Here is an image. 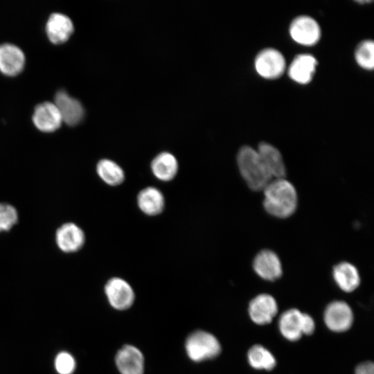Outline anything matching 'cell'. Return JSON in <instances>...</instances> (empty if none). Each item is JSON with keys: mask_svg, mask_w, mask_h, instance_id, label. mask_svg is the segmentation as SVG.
Instances as JSON below:
<instances>
[{"mask_svg": "<svg viewBox=\"0 0 374 374\" xmlns=\"http://www.w3.org/2000/svg\"><path fill=\"white\" fill-rule=\"evenodd\" d=\"M263 206L270 215L286 218L297 206V194L294 186L285 178L274 179L264 188Z\"/></svg>", "mask_w": 374, "mask_h": 374, "instance_id": "obj_1", "label": "cell"}, {"mask_svg": "<svg viewBox=\"0 0 374 374\" xmlns=\"http://www.w3.org/2000/svg\"><path fill=\"white\" fill-rule=\"evenodd\" d=\"M240 172L248 186L253 190H263L272 180L256 150L242 146L237 154Z\"/></svg>", "mask_w": 374, "mask_h": 374, "instance_id": "obj_2", "label": "cell"}, {"mask_svg": "<svg viewBox=\"0 0 374 374\" xmlns=\"http://www.w3.org/2000/svg\"><path fill=\"white\" fill-rule=\"evenodd\" d=\"M185 350L190 360L194 362H202L218 356L221 351V346L213 334L199 330L188 336L185 342Z\"/></svg>", "mask_w": 374, "mask_h": 374, "instance_id": "obj_3", "label": "cell"}, {"mask_svg": "<svg viewBox=\"0 0 374 374\" xmlns=\"http://www.w3.org/2000/svg\"><path fill=\"white\" fill-rule=\"evenodd\" d=\"M314 321L308 314L297 309L283 312L279 319V329L283 336L290 341L299 339L302 335H311L314 330Z\"/></svg>", "mask_w": 374, "mask_h": 374, "instance_id": "obj_4", "label": "cell"}, {"mask_svg": "<svg viewBox=\"0 0 374 374\" xmlns=\"http://www.w3.org/2000/svg\"><path fill=\"white\" fill-rule=\"evenodd\" d=\"M105 294L109 305L116 310L129 309L135 300V293L130 284L120 277H112L105 285Z\"/></svg>", "mask_w": 374, "mask_h": 374, "instance_id": "obj_5", "label": "cell"}, {"mask_svg": "<svg viewBox=\"0 0 374 374\" xmlns=\"http://www.w3.org/2000/svg\"><path fill=\"white\" fill-rule=\"evenodd\" d=\"M257 73L262 78L274 79L285 71L286 64L283 55L274 48L261 50L254 60Z\"/></svg>", "mask_w": 374, "mask_h": 374, "instance_id": "obj_6", "label": "cell"}, {"mask_svg": "<svg viewBox=\"0 0 374 374\" xmlns=\"http://www.w3.org/2000/svg\"><path fill=\"white\" fill-rule=\"evenodd\" d=\"M289 30L292 39L302 45H314L321 37L319 24L314 18L308 15L295 17L290 24Z\"/></svg>", "mask_w": 374, "mask_h": 374, "instance_id": "obj_7", "label": "cell"}, {"mask_svg": "<svg viewBox=\"0 0 374 374\" xmlns=\"http://www.w3.org/2000/svg\"><path fill=\"white\" fill-rule=\"evenodd\" d=\"M55 238L57 247L62 251L71 253L82 249L86 237L78 225L73 222H66L57 228Z\"/></svg>", "mask_w": 374, "mask_h": 374, "instance_id": "obj_8", "label": "cell"}, {"mask_svg": "<svg viewBox=\"0 0 374 374\" xmlns=\"http://www.w3.org/2000/svg\"><path fill=\"white\" fill-rule=\"evenodd\" d=\"M116 366L121 374H143L145 359L142 352L133 345H124L115 356Z\"/></svg>", "mask_w": 374, "mask_h": 374, "instance_id": "obj_9", "label": "cell"}, {"mask_svg": "<svg viewBox=\"0 0 374 374\" xmlns=\"http://www.w3.org/2000/svg\"><path fill=\"white\" fill-rule=\"evenodd\" d=\"M324 321L332 331L341 332L348 330L353 321V314L350 306L344 301L330 303L324 312Z\"/></svg>", "mask_w": 374, "mask_h": 374, "instance_id": "obj_10", "label": "cell"}, {"mask_svg": "<svg viewBox=\"0 0 374 374\" xmlns=\"http://www.w3.org/2000/svg\"><path fill=\"white\" fill-rule=\"evenodd\" d=\"M54 103L57 106L62 121L68 125L78 123L84 114V107L79 100L70 96L64 89H58L54 97Z\"/></svg>", "mask_w": 374, "mask_h": 374, "instance_id": "obj_11", "label": "cell"}, {"mask_svg": "<svg viewBox=\"0 0 374 374\" xmlns=\"http://www.w3.org/2000/svg\"><path fill=\"white\" fill-rule=\"evenodd\" d=\"M277 312L276 300L267 294L258 295L251 301L249 305V317L258 325L270 323Z\"/></svg>", "mask_w": 374, "mask_h": 374, "instance_id": "obj_12", "label": "cell"}, {"mask_svg": "<svg viewBox=\"0 0 374 374\" xmlns=\"http://www.w3.org/2000/svg\"><path fill=\"white\" fill-rule=\"evenodd\" d=\"M32 118L35 126L44 132L55 130L62 121L57 106L50 101L37 104L34 109Z\"/></svg>", "mask_w": 374, "mask_h": 374, "instance_id": "obj_13", "label": "cell"}, {"mask_svg": "<svg viewBox=\"0 0 374 374\" xmlns=\"http://www.w3.org/2000/svg\"><path fill=\"white\" fill-rule=\"evenodd\" d=\"M253 269L262 278L275 280L282 274V266L278 256L269 249L260 251L254 258Z\"/></svg>", "mask_w": 374, "mask_h": 374, "instance_id": "obj_14", "label": "cell"}, {"mask_svg": "<svg viewBox=\"0 0 374 374\" xmlns=\"http://www.w3.org/2000/svg\"><path fill=\"white\" fill-rule=\"evenodd\" d=\"M25 55L16 44L3 43L0 44V71L8 75L19 73L25 64Z\"/></svg>", "mask_w": 374, "mask_h": 374, "instance_id": "obj_15", "label": "cell"}, {"mask_svg": "<svg viewBox=\"0 0 374 374\" xmlns=\"http://www.w3.org/2000/svg\"><path fill=\"white\" fill-rule=\"evenodd\" d=\"M256 150L271 178H285V166L282 155L276 148L270 143L262 142Z\"/></svg>", "mask_w": 374, "mask_h": 374, "instance_id": "obj_16", "label": "cell"}, {"mask_svg": "<svg viewBox=\"0 0 374 374\" xmlns=\"http://www.w3.org/2000/svg\"><path fill=\"white\" fill-rule=\"evenodd\" d=\"M46 31L49 39L55 44L66 41L73 31V24L69 16L53 12L48 18Z\"/></svg>", "mask_w": 374, "mask_h": 374, "instance_id": "obj_17", "label": "cell"}, {"mask_svg": "<svg viewBox=\"0 0 374 374\" xmlns=\"http://www.w3.org/2000/svg\"><path fill=\"white\" fill-rule=\"evenodd\" d=\"M317 65V59L310 54H300L296 55L288 68L290 78L300 84H307L310 82Z\"/></svg>", "mask_w": 374, "mask_h": 374, "instance_id": "obj_18", "label": "cell"}, {"mask_svg": "<svg viewBox=\"0 0 374 374\" xmlns=\"http://www.w3.org/2000/svg\"><path fill=\"white\" fill-rule=\"evenodd\" d=\"M136 202L139 209L149 216L160 214L165 206L163 194L159 189L153 186L141 190L138 193Z\"/></svg>", "mask_w": 374, "mask_h": 374, "instance_id": "obj_19", "label": "cell"}, {"mask_svg": "<svg viewBox=\"0 0 374 374\" xmlns=\"http://www.w3.org/2000/svg\"><path fill=\"white\" fill-rule=\"evenodd\" d=\"M150 168L154 176L160 181H170L173 179L179 168L176 157L168 152L158 154L151 161Z\"/></svg>", "mask_w": 374, "mask_h": 374, "instance_id": "obj_20", "label": "cell"}, {"mask_svg": "<svg viewBox=\"0 0 374 374\" xmlns=\"http://www.w3.org/2000/svg\"><path fill=\"white\" fill-rule=\"evenodd\" d=\"M333 278L343 291L351 292L359 285L360 278L357 268L347 262H342L333 268Z\"/></svg>", "mask_w": 374, "mask_h": 374, "instance_id": "obj_21", "label": "cell"}, {"mask_svg": "<svg viewBox=\"0 0 374 374\" xmlns=\"http://www.w3.org/2000/svg\"><path fill=\"white\" fill-rule=\"evenodd\" d=\"M96 172L103 181L111 186L121 184L125 178L123 168L109 159H103L98 162Z\"/></svg>", "mask_w": 374, "mask_h": 374, "instance_id": "obj_22", "label": "cell"}, {"mask_svg": "<svg viewBox=\"0 0 374 374\" xmlns=\"http://www.w3.org/2000/svg\"><path fill=\"white\" fill-rule=\"evenodd\" d=\"M247 357L251 366L256 369L269 371L276 365V359L273 355L260 345L252 346L248 351Z\"/></svg>", "mask_w": 374, "mask_h": 374, "instance_id": "obj_23", "label": "cell"}, {"mask_svg": "<svg viewBox=\"0 0 374 374\" xmlns=\"http://www.w3.org/2000/svg\"><path fill=\"white\" fill-rule=\"evenodd\" d=\"M355 57L357 63L363 69L371 70L374 66V43L366 39L359 43L356 48Z\"/></svg>", "mask_w": 374, "mask_h": 374, "instance_id": "obj_24", "label": "cell"}, {"mask_svg": "<svg viewBox=\"0 0 374 374\" xmlns=\"http://www.w3.org/2000/svg\"><path fill=\"white\" fill-rule=\"evenodd\" d=\"M19 214L12 205L0 202V233L10 230L18 222Z\"/></svg>", "mask_w": 374, "mask_h": 374, "instance_id": "obj_25", "label": "cell"}, {"mask_svg": "<svg viewBox=\"0 0 374 374\" xmlns=\"http://www.w3.org/2000/svg\"><path fill=\"white\" fill-rule=\"evenodd\" d=\"M55 365L60 374H71L75 369V360L69 353L63 352L57 355Z\"/></svg>", "mask_w": 374, "mask_h": 374, "instance_id": "obj_26", "label": "cell"}, {"mask_svg": "<svg viewBox=\"0 0 374 374\" xmlns=\"http://www.w3.org/2000/svg\"><path fill=\"white\" fill-rule=\"evenodd\" d=\"M355 374H374V366L372 362H366L358 365Z\"/></svg>", "mask_w": 374, "mask_h": 374, "instance_id": "obj_27", "label": "cell"}]
</instances>
